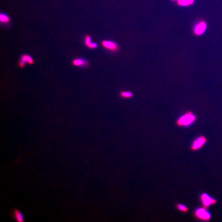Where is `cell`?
<instances>
[{"instance_id":"1","label":"cell","mask_w":222,"mask_h":222,"mask_svg":"<svg viewBox=\"0 0 222 222\" xmlns=\"http://www.w3.org/2000/svg\"><path fill=\"white\" fill-rule=\"evenodd\" d=\"M196 116L192 112H188L182 115L176 121V123L179 126L188 127L196 121Z\"/></svg>"},{"instance_id":"2","label":"cell","mask_w":222,"mask_h":222,"mask_svg":"<svg viewBox=\"0 0 222 222\" xmlns=\"http://www.w3.org/2000/svg\"><path fill=\"white\" fill-rule=\"evenodd\" d=\"M195 216L201 220L208 221L211 218V214L205 208H199L195 212Z\"/></svg>"},{"instance_id":"3","label":"cell","mask_w":222,"mask_h":222,"mask_svg":"<svg viewBox=\"0 0 222 222\" xmlns=\"http://www.w3.org/2000/svg\"><path fill=\"white\" fill-rule=\"evenodd\" d=\"M207 142L206 137L203 136L199 137L193 141L191 146L192 150L196 151L200 149Z\"/></svg>"},{"instance_id":"4","label":"cell","mask_w":222,"mask_h":222,"mask_svg":"<svg viewBox=\"0 0 222 222\" xmlns=\"http://www.w3.org/2000/svg\"><path fill=\"white\" fill-rule=\"evenodd\" d=\"M200 199L202 204L205 208L208 207L211 205H214L216 203V201L215 199L206 193H203L201 195Z\"/></svg>"},{"instance_id":"5","label":"cell","mask_w":222,"mask_h":222,"mask_svg":"<svg viewBox=\"0 0 222 222\" xmlns=\"http://www.w3.org/2000/svg\"><path fill=\"white\" fill-rule=\"evenodd\" d=\"M33 60L31 56L28 55H23L22 56L19 62V66L21 67H24L26 63L32 64Z\"/></svg>"},{"instance_id":"6","label":"cell","mask_w":222,"mask_h":222,"mask_svg":"<svg viewBox=\"0 0 222 222\" xmlns=\"http://www.w3.org/2000/svg\"><path fill=\"white\" fill-rule=\"evenodd\" d=\"M102 44L105 48L111 51H115L118 49L117 45L113 42L104 41L102 42Z\"/></svg>"},{"instance_id":"7","label":"cell","mask_w":222,"mask_h":222,"mask_svg":"<svg viewBox=\"0 0 222 222\" xmlns=\"http://www.w3.org/2000/svg\"><path fill=\"white\" fill-rule=\"evenodd\" d=\"M73 65L78 67H85L88 65V62L85 59L82 58H76L73 60Z\"/></svg>"},{"instance_id":"8","label":"cell","mask_w":222,"mask_h":222,"mask_svg":"<svg viewBox=\"0 0 222 222\" xmlns=\"http://www.w3.org/2000/svg\"><path fill=\"white\" fill-rule=\"evenodd\" d=\"M206 28V24L204 22H202L198 24L195 30V32L197 35L202 34L205 30Z\"/></svg>"},{"instance_id":"9","label":"cell","mask_w":222,"mask_h":222,"mask_svg":"<svg viewBox=\"0 0 222 222\" xmlns=\"http://www.w3.org/2000/svg\"><path fill=\"white\" fill-rule=\"evenodd\" d=\"M14 218L17 221L19 222H23L24 221L23 215L18 210H15L14 214Z\"/></svg>"},{"instance_id":"10","label":"cell","mask_w":222,"mask_h":222,"mask_svg":"<svg viewBox=\"0 0 222 222\" xmlns=\"http://www.w3.org/2000/svg\"><path fill=\"white\" fill-rule=\"evenodd\" d=\"M0 21L1 23H7L10 21V19L7 15L4 13H1L0 15Z\"/></svg>"},{"instance_id":"11","label":"cell","mask_w":222,"mask_h":222,"mask_svg":"<svg viewBox=\"0 0 222 222\" xmlns=\"http://www.w3.org/2000/svg\"><path fill=\"white\" fill-rule=\"evenodd\" d=\"M121 97L125 99H129L132 98L133 94L132 92H122L120 93Z\"/></svg>"},{"instance_id":"12","label":"cell","mask_w":222,"mask_h":222,"mask_svg":"<svg viewBox=\"0 0 222 222\" xmlns=\"http://www.w3.org/2000/svg\"><path fill=\"white\" fill-rule=\"evenodd\" d=\"M194 0H178V3L181 6H187L193 3Z\"/></svg>"},{"instance_id":"13","label":"cell","mask_w":222,"mask_h":222,"mask_svg":"<svg viewBox=\"0 0 222 222\" xmlns=\"http://www.w3.org/2000/svg\"><path fill=\"white\" fill-rule=\"evenodd\" d=\"M177 209L183 212H187L188 211V208L185 205L183 204H179L176 206Z\"/></svg>"},{"instance_id":"14","label":"cell","mask_w":222,"mask_h":222,"mask_svg":"<svg viewBox=\"0 0 222 222\" xmlns=\"http://www.w3.org/2000/svg\"><path fill=\"white\" fill-rule=\"evenodd\" d=\"M91 40H91V37H90L89 36V35H87V36L86 37H85V44H86V45H87V46H88V47H89L90 44L92 43V42H91Z\"/></svg>"},{"instance_id":"15","label":"cell","mask_w":222,"mask_h":222,"mask_svg":"<svg viewBox=\"0 0 222 222\" xmlns=\"http://www.w3.org/2000/svg\"><path fill=\"white\" fill-rule=\"evenodd\" d=\"M97 46H98V45H97L96 43L92 42V43H91V44H90L89 46L88 47L90 48L94 49L97 48Z\"/></svg>"}]
</instances>
